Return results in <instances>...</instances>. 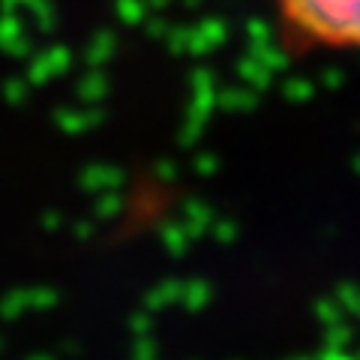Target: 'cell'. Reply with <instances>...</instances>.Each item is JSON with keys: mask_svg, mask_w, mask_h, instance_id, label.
Returning <instances> with one entry per match:
<instances>
[{"mask_svg": "<svg viewBox=\"0 0 360 360\" xmlns=\"http://www.w3.org/2000/svg\"><path fill=\"white\" fill-rule=\"evenodd\" d=\"M291 51L360 54V0H270Z\"/></svg>", "mask_w": 360, "mask_h": 360, "instance_id": "cell-1", "label": "cell"}]
</instances>
